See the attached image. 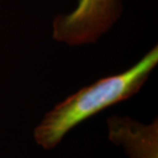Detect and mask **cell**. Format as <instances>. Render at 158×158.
<instances>
[{
	"mask_svg": "<svg viewBox=\"0 0 158 158\" xmlns=\"http://www.w3.org/2000/svg\"><path fill=\"white\" fill-rule=\"evenodd\" d=\"M121 12L122 0H78L71 12L54 19L53 38L69 46L95 43Z\"/></svg>",
	"mask_w": 158,
	"mask_h": 158,
	"instance_id": "cell-2",
	"label": "cell"
},
{
	"mask_svg": "<svg viewBox=\"0 0 158 158\" xmlns=\"http://www.w3.org/2000/svg\"><path fill=\"white\" fill-rule=\"evenodd\" d=\"M157 63L156 46L127 70L99 79L57 104L34 128L36 143L46 150L56 148L75 127L136 94Z\"/></svg>",
	"mask_w": 158,
	"mask_h": 158,
	"instance_id": "cell-1",
	"label": "cell"
},
{
	"mask_svg": "<svg viewBox=\"0 0 158 158\" xmlns=\"http://www.w3.org/2000/svg\"><path fill=\"white\" fill-rule=\"evenodd\" d=\"M109 140L124 148L129 158H158V122L144 125L129 117L107 119Z\"/></svg>",
	"mask_w": 158,
	"mask_h": 158,
	"instance_id": "cell-3",
	"label": "cell"
}]
</instances>
